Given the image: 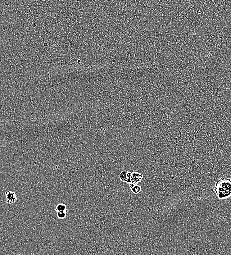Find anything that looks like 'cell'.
<instances>
[{
  "label": "cell",
  "mask_w": 231,
  "mask_h": 255,
  "mask_svg": "<svg viewBox=\"0 0 231 255\" xmlns=\"http://www.w3.org/2000/svg\"><path fill=\"white\" fill-rule=\"evenodd\" d=\"M131 190L134 194H138L141 192V187L138 185H135L133 189Z\"/></svg>",
  "instance_id": "cell-6"
},
{
  "label": "cell",
  "mask_w": 231,
  "mask_h": 255,
  "mask_svg": "<svg viewBox=\"0 0 231 255\" xmlns=\"http://www.w3.org/2000/svg\"><path fill=\"white\" fill-rule=\"evenodd\" d=\"M135 184H133V183H131V184H129V187H130V189L131 190H132V189H133V187H134V186H135Z\"/></svg>",
  "instance_id": "cell-8"
},
{
  "label": "cell",
  "mask_w": 231,
  "mask_h": 255,
  "mask_svg": "<svg viewBox=\"0 0 231 255\" xmlns=\"http://www.w3.org/2000/svg\"><path fill=\"white\" fill-rule=\"evenodd\" d=\"M214 191L220 200L227 199L231 196V180L226 178L219 179L216 182Z\"/></svg>",
  "instance_id": "cell-1"
},
{
  "label": "cell",
  "mask_w": 231,
  "mask_h": 255,
  "mask_svg": "<svg viewBox=\"0 0 231 255\" xmlns=\"http://www.w3.org/2000/svg\"><path fill=\"white\" fill-rule=\"evenodd\" d=\"M6 201L8 204H13L17 201V196L15 192L9 191L6 192Z\"/></svg>",
  "instance_id": "cell-2"
},
{
  "label": "cell",
  "mask_w": 231,
  "mask_h": 255,
  "mask_svg": "<svg viewBox=\"0 0 231 255\" xmlns=\"http://www.w3.org/2000/svg\"><path fill=\"white\" fill-rule=\"evenodd\" d=\"M56 210L57 212H67V208L66 205L63 203H60L57 205Z\"/></svg>",
  "instance_id": "cell-4"
},
{
  "label": "cell",
  "mask_w": 231,
  "mask_h": 255,
  "mask_svg": "<svg viewBox=\"0 0 231 255\" xmlns=\"http://www.w3.org/2000/svg\"><path fill=\"white\" fill-rule=\"evenodd\" d=\"M127 171H122L119 175V178L121 181L123 182H126L127 181Z\"/></svg>",
  "instance_id": "cell-5"
},
{
  "label": "cell",
  "mask_w": 231,
  "mask_h": 255,
  "mask_svg": "<svg viewBox=\"0 0 231 255\" xmlns=\"http://www.w3.org/2000/svg\"><path fill=\"white\" fill-rule=\"evenodd\" d=\"M57 217L59 219H63L67 216V212H58L57 213Z\"/></svg>",
  "instance_id": "cell-7"
},
{
  "label": "cell",
  "mask_w": 231,
  "mask_h": 255,
  "mask_svg": "<svg viewBox=\"0 0 231 255\" xmlns=\"http://www.w3.org/2000/svg\"><path fill=\"white\" fill-rule=\"evenodd\" d=\"M143 177V174L138 172H132V176L130 179L131 183H133L136 185L137 183L141 182Z\"/></svg>",
  "instance_id": "cell-3"
}]
</instances>
